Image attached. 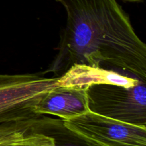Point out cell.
Instances as JSON below:
<instances>
[{
	"label": "cell",
	"instance_id": "cell-3",
	"mask_svg": "<svg viewBox=\"0 0 146 146\" xmlns=\"http://www.w3.org/2000/svg\"><path fill=\"white\" fill-rule=\"evenodd\" d=\"M88 111L117 121L146 126V81L132 87L97 84L86 88Z\"/></svg>",
	"mask_w": 146,
	"mask_h": 146
},
{
	"label": "cell",
	"instance_id": "cell-7",
	"mask_svg": "<svg viewBox=\"0 0 146 146\" xmlns=\"http://www.w3.org/2000/svg\"><path fill=\"white\" fill-rule=\"evenodd\" d=\"M36 118L0 123V146H52V138L43 132Z\"/></svg>",
	"mask_w": 146,
	"mask_h": 146
},
{
	"label": "cell",
	"instance_id": "cell-9",
	"mask_svg": "<svg viewBox=\"0 0 146 146\" xmlns=\"http://www.w3.org/2000/svg\"><path fill=\"white\" fill-rule=\"evenodd\" d=\"M125 1H131V2H135V1H143V0H125Z\"/></svg>",
	"mask_w": 146,
	"mask_h": 146
},
{
	"label": "cell",
	"instance_id": "cell-6",
	"mask_svg": "<svg viewBox=\"0 0 146 146\" xmlns=\"http://www.w3.org/2000/svg\"><path fill=\"white\" fill-rule=\"evenodd\" d=\"M140 81L143 80L113 70L85 64H74L58 77V85L86 88L92 85L111 84L128 88L135 86Z\"/></svg>",
	"mask_w": 146,
	"mask_h": 146
},
{
	"label": "cell",
	"instance_id": "cell-4",
	"mask_svg": "<svg viewBox=\"0 0 146 146\" xmlns=\"http://www.w3.org/2000/svg\"><path fill=\"white\" fill-rule=\"evenodd\" d=\"M63 122L67 128L98 146H146V126L143 125L91 111Z\"/></svg>",
	"mask_w": 146,
	"mask_h": 146
},
{
	"label": "cell",
	"instance_id": "cell-8",
	"mask_svg": "<svg viewBox=\"0 0 146 146\" xmlns=\"http://www.w3.org/2000/svg\"><path fill=\"white\" fill-rule=\"evenodd\" d=\"M36 122L43 132L52 138V146H98L67 128L62 119L42 115L36 118Z\"/></svg>",
	"mask_w": 146,
	"mask_h": 146
},
{
	"label": "cell",
	"instance_id": "cell-1",
	"mask_svg": "<svg viewBox=\"0 0 146 146\" xmlns=\"http://www.w3.org/2000/svg\"><path fill=\"white\" fill-rule=\"evenodd\" d=\"M66 12L58 54L48 71L74 64L113 70L146 81V45L116 0H56Z\"/></svg>",
	"mask_w": 146,
	"mask_h": 146
},
{
	"label": "cell",
	"instance_id": "cell-5",
	"mask_svg": "<svg viewBox=\"0 0 146 146\" xmlns=\"http://www.w3.org/2000/svg\"><path fill=\"white\" fill-rule=\"evenodd\" d=\"M88 111L86 88L78 87H56L46 93L35 107L38 115H55L64 121Z\"/></svg>",
	"mask_w": 146,
	"mask_h": 146
},
{
	"label": "cell",
	"instance_id": "cell-2",
	"mask_svg": "<svg viewBox=\"0 0 146 146\" xmlns=\"http://www.w3.org/2000/svg\"><path fill=\"white\" fill-rule=\"evenodd\" d=\"M58 86V77L0 74V123L41 116L36 113V106L46 93Z\"/></svg>",
	"mask_w": 146,
	"mask_h": 146
}]
</instances>
